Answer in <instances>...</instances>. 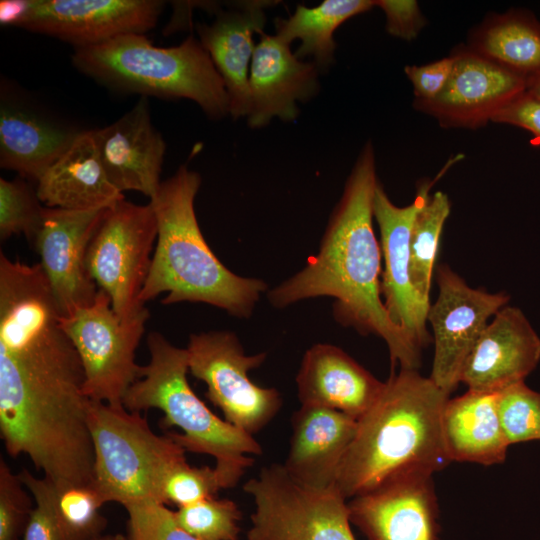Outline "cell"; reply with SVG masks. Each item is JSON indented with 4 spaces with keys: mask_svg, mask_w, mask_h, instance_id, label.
Here are the masks:
<instances>
[{
    "mask_svg": "<svg viewBox=\"0 0 540 540\" xmlns=\"http://www.w3.org/2000/svg\"><path fill=\"white\" fill-rule=\"evenodd\" d=\"M88 423L94 449L92 487L103 502L164 504V480L185 459L186 450L168 433H154L140 412L123 405L91 400Z\"/></svg>",
    "mask_w": 540,
    "mask_h": 540,
    "instance_id": "obj_7",
    "label": "cell"
},
{
    "mask_svg": "<svg viewBox=\"0 0 540 540\" xmlns=\"http://www.w3.org/2000/svg\"><path fill=\"white\" fill-rule=\"evenodd\" d=\"M109 208H44L32 243L62 316L93 303L98 289L86 268L89 243Z\"/></svg>",
    "mask_w": 540,
    "mask_h": 540,
    "instance_id": "obj_15",
    "label": "cell"
},
{
    "mask_svg": "<svg viewBox=\"0 0 540 540\" xmlns=\"http://www.w3.org/2000/svg\"><path fill=\"white\" fill-rule=\"evenodd\" d=\"M180 526L200 540H239L241 511L230 499L215 497L174 511Z\"/></svg>",
    "mask_w": 540,
    "mask_h": 540,
    "instance_id": "obj_32",
    "label": "cell"
},
{
    "mask_svg": "<svg viewBox=\"0 0 540 540\" xmlns=\"http://www.w3.org/2000/svg\"><path fill=\"white\" fill-rule=\"evenodd\" d=\"M371 0H325L317 6L298 5L286 19H275L276 36L287 44L300 40L294 52L299 59L311 57L319 71L334 61V33L350 18L374 7Z\"/></svg>",
    "mask_w": 540,
    "mask_h": 540,
    "instance_id": "obj_28",
    "label": "cell"
},
{
    "mask_svg": "<svg viewBox=\"0 0 540 540\" xmlns=\"http://www.w3.org/2000/svg\"><path fill=\"white\" fill-rule=\"evenodd\" d=\"M96 540H127V537L120 533H117V534L102 535Z\"/></svg>",
    "mask_w": 540,
    "mask_h": 540,
    "instance_id": "obj_43",
    "label": "cell"
},
{
    "mask_svg": "<svg viewBox=\"0 0 540 540\" xmlns=\"http://www.w3.org/2000/svg\"><path fill=\"white\" fill-rule=\"evenodd\" d=\"M539 360V336L519 308L504 306L469 354L461 382L471 391L496 393L524 381Z\"/></svg>",
    "mask_w": 540,
    "mask_h": 540,
    "instance_id": "obj_21",
    "label": "cell"
},
{
    "mask_svg": "<svg viewBox=\"0 0 540 540\" xmlns=\"http://www.w3.org/2000/svg\"><path fill=\"white\" fill-rule=\"evenodd\" d=\"M347 504L350 522L368 540H436L438 504L431 475L389 480Z\"/></svg>",
    "mask_w": 540,
    "mask_h": 540,
    "instance_id": "obj_17",
    "label": "cell"
},
{
    "mask_svg": "<svg viewBox=\"0 0 540 540\" xmlns=\"http://www.w3.org/2000/svg\"><path fill=\"white\" fill-rule=\"evenodd\" d=\"M157 233L151 203L139 205L123 199L108 209L89 243L88 274L110 297L114 312L122 320L132 319L146 308L139 296L149 273Z\"/></svg>",
    "mask_w": 540,
    "mask_h": 540,
    "instance_id": "obj_10",
    "label": "cell"
},
{
    "mask_svg": "<svg viewBox=\"0 0 540 540\" xmlns=\"http://www.w3.org/2000/svg\"><path fill=\"white\" fill-rule=\"evenodd\" d=\"M74 67L117 92L189 99L213 119L229 114L224 82L199 39L158 47L145 34L119 35L103 43L74 48Z\"/></svg>",
    "mask_w": 540,
    "mask_h": 540,
    "instance_id": "obj_6",
    "label": "cell"
},
{
    "mask_svg": "<svg viewBox=\"0 0 540 540\" xmlns=\"http://www.w3.org/2000/svg\"><path fill=\"white\" fill-rule=\"evenodd\" d=\"M148 319L145 308L134 318L122 320L101 289L92 304L60 316V327L81 360L84 391L91 400L122 405L126 392L140 377L135 352Z\"/></svg>",
    "mask_w": 540,
    "mask_h": 540,
    "instance_id": "obj_9",
    "label": "cell"
},
{
    "mask_svg": "<svg viewBox=\"0 0 540 540\" xmlns=\"http://www.w3.org/2000/svg\"><path fill=\"white\" fill-rule=\"evenodd\" d=\"M128 513L127 540H200L177 522L174 511L156 502L125 506Z\"/></svg>",
    "mask_w": 540,
    "mask_h": 540,
    "instance_id": "obj_35",
    "label": "cell"
},
{
    "mask_svg": "<svg viewBox=\"0 0 540 540\" xmlns=\"http://www.w3.org/2000/svg\"><path fill=\"white\" fill-rule=\"evenodd\" d=\"M92 134L105 172L123 191H137L153 198L161 184L166 143L152 124L148 98L139 101L110 125Z\"/></svg>",
    "mask_w": 540,
    "mask_h": 540,
    "instance_id": "obj_19",
    "label": "cell"
},
{
    "mask_svg": "<svg viewBox=\"0 0 540 540\" xmlns=\"http://www.w3.org/2000/svg\"><path fill=\"white\" fill-rule=\"evenodd\" d=\"M357 424L342 412L301 405L292 416L290 448L283 464L289 477L306 488L334 486Z\"/></svg>",
    "mask_w": 540,
    "mask_h": 540,
    "instance_id": "obj_24",
    "label": "cell"
},
{
    "mask_svg": "<svg viewBox=\"0 0 540 540\" xmlns=\"http://www.w3.org/2000/svg\"><path fill=\"white\" fill-rule=\"evenodd\" d=\"M301 405L342 412L359 420L376 403L385 382L341 348L318 343L303 356L296 376Z\"/></svg>",
    "mask_w": 540,
    "mask_h": 540,
    "instance_id": "obj_23",
    "label": "cell"
},
{
    "mask_svg": "<svg viewBox=\"0 0 540 540\" xmlns=\"http://www.w3.org/2000/svg\"><path fill=\"white\" fill-rule=\"evenodd\" d=\"M186 350L189 371L207 385L206 397L227 422L253 436L276 416L282 405L278 390L260 387L248 376L266 353L246 355L230 331L191 334Z\"/></svg>",
    "mask_w": 540,
    "mask_h": 540,
    "instance_id": "obj_11",
    "label": "cell"
},
{
    "mask_svg": "<svg viewBox=\"0 0 540 540\" xmlns=\"http://www.w3.org/2000/svg\"><path fill=\"white\" fill-rule=\"evenodd\" d=\"M453 71L442 93L431 102L414 101V108L443 127L476 129L512 99L526 91L527 82L468 47L451 53Z\"/></svg>",
    "mask_w": 540,
    "mask_h": 540,
    "instance_id": "obj_16",
    "label": "cell"
},
{
    "mask_svg": "<svg viewBox=\"0 0 540 540\" xmlns=\"http://www.w3.org/2000/svg\"><path fill=\"white\" fill-rule=\"evenodd\" d=\"M81 131L7 83L0 93V166L37 183Z\"/></svg>",
    "mask_w": 540,
    "mask_h": 540,
    "instance_id": "obj_18",
    "label": "cell"
},
{
    "mask_svg": "<svg viewBox=\"0 0 540 540\" xmlns=\"http://www.w3.org/2000/svg\"><path fill=\"white\" fill-rule=\"evenodd\" d=\"M467 47L527 84L540 75V22L528 12L492 15L473 31Z\"/></svg>",
    "mask_w": 540,
    "mask_h": 540,
    "instance_id": "obj_27",
    "label": "cell"
},
{
    "mask_svg": "<svg viewBox=\"0 0 540 540\" xmlns=\"http://www.w3.org/2000/svg\"><path fill=\"white\" fill-rule=\"evenodd\" d=\"M164 7L159 0H26L15 26L81 48L123 34H145Z\"/></svg>",
    "mask_w": 540,
    "mask_h": 540,
    "instance_id": "obj_14",
    "label": "cell"
},
{
    "mask_svg": "<svg viewBox=\"0 0 540 540\" xmlns=\"http://www.w3.org/2000/svg\"><path fill=\"white\" fill-rule=\"evenodd\" d=\"M26 179H0V239L23 234L32 245L42 223L45 206Z\"/></svg>",
    "mask_w": 540,
    "mask_h": 540,
    "instance_id": "obj_31",
    "label": "cell"
},
{
    "mask_svg": "<svg viewBox=\"0 0 540 540\" xmlns=\"http://www.w3.org/2000/svg\"><path fill=\"white\" fill-rule=\"evenodd\" d=\"M378 184L374 148L368 141L332 212L317 255L271 289L267 298L274 307L283 308L308 298L333 297V313L339 323L382 338L393 368L417 370L421 349L393 323L381 299L382 254L373 230Z\"/></svg>",
    "mask_w": 540,
    "mask_h": 540,
    "instance_id": "obj_2",
    "label": "cell"
},
{
    "mask_svg": "<svg viewBox=\"0 0 540 540\" xmlns=\"http://www.w3.org/2000/svg\"><path fill=\"white\" fill-rule=\"evenodd\" d=\"M18 476L35 501L21 540H70L55 514L53 483L45 477H35L27 469H22Z\"/></svg>",
    "mask_w": 540,
    "mask_h": 540,
    "instance_id": "obj_37",
    "label": "cell"
},
{
    "mask_svg": "<svg viewBox=\"0 0 540 540\" xmlns=\"http://www.w3.org/2000/svg\"><path fill=\"white\" fill-rule=\"evenodd\" d=\"M386 16L387 32L403 40L416 38L426 24L419 5L413 0L374 1Z\"/></svg>",
    "mask_w": 540,
    "mask_h": 540,
    "instance_id": "obj_39",
    "label": "cell"
},
{
    "mask_svg": "<svg viewBox=\"0 0 540 540\" xmlns=\"http://www.w3.org/2000/svg\"><path fill=\"white\" fill-rule=\"evenodd\" d=\"M462 156H456L443 168L436 179L423 181L413 202L399 207L391 202L380 184L373 200V216L380 230V247L384 261L381 295L386 311L422 350L430 340L427 314L431 303L425 302L414 289L410 279V236L417 215L428 202L429 190L443 172Z\"/></svg>",
    "mask_w": 540,
    "mask_h": 540,
    "instance_id": "obj_13",
    "label": "cell"
},
{
    "mask_svg": "<svg viewBox=\"0 0 540 540\" xmlns=\"http://www.w3.org/2000/svg\"><path fill=\"white\" fill-rule=\"evenodd\" d=\"M436 279L438 296L427 314L435 347L429 377L450 394L461 382L464 364L489 318L506 306L509 296L471 288L445 264L437 269Z\"/></svg>",
    "mask_w": 540,
    "mask_h": 540,
    "instance_id": "obj_12",
    "label": "cell"
},
{
    "mask_svg": "<svg viewBox=\"0 0 540 540\" xmlns=\"http://www.w3.org/2000/svg\"><path fill=\"white\" fill-rule=\"evenodd\" d=\"M442 436L450 461L481 465L505 461L509 443L497 407V392L468 390L448 399L442 412Z\"/></svg>",
    "mask_w": 540,
    "mask_h": 540,
    "instance_id": "obj_26",
    "label": "cell"
},
{
    "mask_svg": "<svg viewBox=\"0 0 540 540\" xmlns=\"http://www.w3.org/2000/svg\"><path fill=\"white\" fill-rule=\"evenodd\" d=\"M29 491L18 473L0 459V540H21L28 524L32 507Z\"/></svg>",
    "mask_w": 540,
    "mask_h": 540,
    "instance_id": "obj_36",
    "label": "cell"
},
{
    "mask_svg": "<svg viewBox=\"0 0 540 540\" xmlns=\"http://www.w3.org/2000/svg\"><path fill=\"white\" fill-rule=\"evenodd\" d=\"M79 355L64 334L38 332L0 349V435L56 487L92 485L94 449Z\"/></svg>",
    "mask_w": 540,
    "mask_h": 540,
    "instance_id": "obj_1",
    "label": "cell"
},
{
    "mask_svg": "<svg viewBox=\"0 0 540 540\" xmlns=\"http://www.w3.org/2000/svg\"><path fill=\"white\" fill-rule=\"evenodd\" d=\"M200 184V175L182 165L150 199L158 233L139 301L167 293L163 304L201 302L248 318L267 284L234 274L210 249L194 209Z\"/></svg>",
    "mask_w": 540,
    "mask_h": 540,
    "instance_id": "obj_4",
    "label": "cell"
},
{
    "mask_svg": "<svg viewBox=\"0 0 540 540\" xmlns=\"http://www.w3.org/2000/svg\"><path fill=\"white\" fill-rule=\"evenodd\" d=\"M220 489L224 488L215 467H192L185 458L176 463L167 474L162 487V498L164 504H174L179 508L215 497Z\"/></svg>",
    "mask_w": 540,
    "mask_h": 540,
    "instance_id": "obj_34",
    "label": "cell"
},
{
    "mask_svg": "<svg viewBox=\"0 0 540 540\" xmlns=\"http://www.w3.org/2000/svg\"><path fill=\"white\" fill-rule=\"evenodd\" d=\"M26 0H3L0 3V22L15 26L24 14Z\"/></svg>",
    "mask_w": 540,
    "mask_h": 540,
    "instance_id": "obj_41",
    "label": "cell"
},
{
    "mask_svg": "<svg viewBox=\"0 0 540 540\" xmlns=\"http://www.w3.org/2000/svg\"><path fill=\"white\" fill-rule=\"evenodd\" d=\"M36 192L45 207L75 211L110 208L124 199L105 172L92 130L78 134L37 181Z\"/></svg>",
    "mask_w": 540,
    "mask_h": 540,
    "instance_id": "obj_25",
    "label": "cell"
},
{
    "mask_svg": "<svg viewBox=\"0 0 540 540\" xmlns=\"http://www.w3.org/2000/svg\"><path fill=\"white\" fill-rule=\"evenodd\" d=\"M501 425L510 444L540 440V393L524 381L497 392Z\"/></svg>",
    "mask_w": 540,
    "mask_h": 540,
    "instance_id": "obj_33",
    "label": "cell"
},
{
    "mask_svg": "<svg viewBox=\"0 0 540 540\" xmlns=\"http://www.w3.org/2000/svg\"><path fill=\"white\" fill-rule=\"evenodd\" d=\"M243 490L255 504L248 540H355L348 500L335 485L306 488L294 482L283 465L272 464Z\"/></svg>",
    "mask_w": 540,
    "mask_h": 540,
    "instance_id": "obj_8",
    "label": "cell"
},
{
    "mask_svg": "<svg viewBox=\"0 0 540 540\" xmlns=\"http://www.w3.org/2000/svg\"><path fill=\"white\" fill-rule=\"evenodd\" d=\"M53 503L55 514L70 540H96L102 536L107 519L100 508L105 503L92 485L63 488L54 485Z\"/></svg>",
    "mask_w": 540,
    "mask_h": 540,
    "instance_id": "obj_30",
    "label": "cell"
},
{
    "mask_svg": "<svg viewBox=\"0 0 540 540\" xmlns=\"http://www.w3.org/2000/svg\"><path fill=\"white\" fill-rule=\"evenodd\" d=\"M249 72L250 112L252 128L267 125L273 118L294 121L298 101H308L319 92L318 68L303 61L290 50V45L276 35L259 33Z\"/></svg>",
    "mask_w": 540,
    "mask_h": 540,
    "instance_id": "obj_20",
    "label": "cell"
},
{
    "mask_svg": "<svg viewBox=\"0 0 540 540\" xmlns=\"http://www.w3.org/2000/svg\"><path fill=\"white\" fill-rule=\"evenodd\" d=\"M492 122L521 127L540 140V98L525 91L502 107Z\"/></svg>",
    "mask_w": 540,
    "mask_h": 540,
    "instance_id": "obj_40",
    "label": "cell"
},
{
    "mask_svg": "<svg viewBox=\"0 0 540 540\" xmlns=\"http://www.w3.org/2000/svg\"><path fill=\"white\" fill-rule=\"evenodd\" d=\"M452 55L426 65L406 66L404 71L414 89L415 101L431 102L445 89L453 71Z\"/></svg>",
    "mask_w": 540,
    "mask_h": 540,
    "instance_id": "obj_38",
    "label": "cell"
},
{
    "mask_svg": "<svg viewBox=\"0 0 540 540\" xmlns=\"http://www.w3.org/2000/svg\"><path fill=\"white\" fill-rule=\"evenodd\" d=\"M526 91L531 95L540 98V75L527 84Z\"/></svg>",
    "mask_w": 540,
    "mask_h": 540,
    "instance_id": "obj_42",
    "label": "cell"
},
{
    "mask_svg": "<svg viewBox=\"0 0 540 540\" xmlns=\"http://www.w3.org/2000/svg\"><path fill=\"white\" fill-rule=\"evenodd\" d=\"M269 1H242L227 10L216 9L211 24H198L199 41L210 55L228 96L229 115L234 119L250 112L249 72L256 45L254 34L266 22Z\"/></svg>",
    "mask_w": 540,
    "mask_h": 540,
    "instance_id": "obj_22",
    "label": "cell"
},
{
    "mask_svg": "<svg viewBox=\"0 0 540 540\" xmlns=\"http://www.w3.org/2000/svg\"><path fill=\"white\" fill-rule=\"evenodd\" d=\"M147 347L150 360L141 366L140 377L126 392L122 405L132 412L161 410L162 428L178 427L182 433H167L186 451L214 457L223 488L234 487L254 464L249 455L262 454L261 445L215 415L195 394L187 380L186 348L176 347L156 331L149 333Z\"/></svg>",
    "mask_w": 540,
    "mask_h": 540,
    "instance_id": "obj_5",
    "label": "cell"
},
{
    "mask_svg": "<svg viewBox=\"0 0 540 540\" xmlns=\"http://www.w3.org/2000/svg\"><path fill=\"white\" fill-rule=\"evenodd\" d=\"M450 214V201L442 191L430 196L413 224L410 236V279L418 295L430 303L434 263L443 226Z\"/></svg>",
    "mask_w": 540,
    "mask_h": 540,
    "instance_id": "obj_29",
    "label": "cell"
},
{
    "mask_svg": "<svg viewBox=\"0 0 540 540\" xmlns=\"http://www.w3.org/2000/svg\"><path fill=\"white\" fill-rule=\"evenodd\" d=\"M449 393L417 370L399 369L385 382L376 403L357 424L335 482L349 500L409 475H431L448 458L442 412Z\"/></svg>",
    "mask_w": 540,
    "mask_h": 540,
    "instance_id": "obj_3",
    "label": "cell"
}]
</instances>
